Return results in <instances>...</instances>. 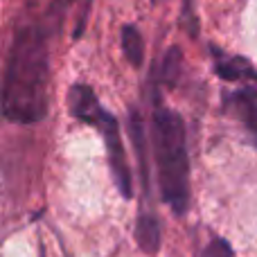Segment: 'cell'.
I'll return each mask as SVG.
<instances>
[{
  "mask_svg": "<svg viewBox=\"0 0 257 257\" xmlns=\"http://www.w3.org/2000/svg\"><path fill=\"white\" fill-rule=\"evenodd\" d=\"M50 52L48 36L39 25L16 30L5 63L3 113L9 122L36 124L48 113Z\"/></svg>",
  "mask_w": 257,
  "mask_h": 257,
  "instance_id": "6da1fadb",
  "label": "cell"
},
{
  "mask_svg": "<svg viewBox=\"0 0 257 257\" xmlns=\"http://www.w3.org/2000/svg\"><path fill=\"white\" fill-rule=\"evenodd\" d=\"M154 154L160 196L176 217H185L190 208V156L185 124L178 113L160 102L154 106Z\"/></svg>",
  "mask_w": 257,
  "mask_h": 257,
  "instance_id": "7a4b0ae2",
  "label": "cell"
},
{
  "mask_svg": "<svg viewBox=\"0 0 257 257\" xmlns=\"http://www.w3.org/2000/svg\"><path fill=\"white\" fill-rule=\"evenodd\" d=\"M70 113L77 120L99 128V133H102V138H104V145H106L108 167H111L113 181H115L120 194L124 196V199H131L133 196L131 169H128V165H126L124 142H122L120 124H117L115 115L108 113L106 108L99 104L95 90L86 84H77L70 88Z\"/></svg>",
  "mask_w": 257,
  "mask_h": 257,
  "instance_id": "3957f363",
  "label": "cell"
},
{
  "mask_svg": "<svg viewBox=\"0 0 257 257\" xmlns=\"http://www.w3.org/2000/svg\"><path fill=\"white\" fill-rule=\"evenodd\" d=\"M214 54V72L223 81H248L257 86V68L241 57H226L219 48H212Z\"/></svg>",
  "mask_w": 257,
  "mask_h": 257,
  "instance_id": "277c9868",
  "label": "cell"
},
{
  "mask_svg": "<svg viewBox=\"0 0 257 257\" xmlns=\"http://www.w3.org/2000/svg\"><path fill=\"white\" fill-rule=\"evenodd\" d=\"M160 237H163V230H160V221L156 219V214L154 212H140L138 226H136L138 246H140L145 253L156 255L160 248Z\"/></svg>",
  "mask_w": 257,
  "mask_h": 257,
  "instance_id": "5b68a950",
  "label": "cell"
},
{
  "mask_svg": "<svg viewBox=\"0 0 257 257\" xmlns=\"http://www.w3.org/2000/svg\"><path fill=\"white\" fill-rule=\"evenodd\" d=\"M232 104H235L237 117L246 126V131L250 133V138H253V142L257 147V93L250 86L248 88H241L239 93H235Z\"/></svg>",
  "mask_w": 257,
  "mask_h": 257,
  "instance_id": "8992f818",
  "label": "cell"
},
{
  "mask_svg": "<svg viewBox=\"0 0 257 257\" xmlns=\"http://www.w3.org/2000/svg\"><path fill=\"white\" fill-rule=\"evenodd\" d=\"M122 52L133 68H140L145 61V43H142V34L136 25L122 27Z\"/></svg>",
  "mask_w": 257,
  "mask_h": 257,
  "instance_id": "52a82bcc",
  "label": "cell"
},
{
  "mask_svg": "<svg viewBox=\"0 0 257 257\" xmlns=\"http://www.w3.org/2000/svg\"><path fill=\"white\" fill-rule=\"evenodd\" d=\"M178 70H181V50L178 48H169L167 57L163 61V70H160V81L163 84H176Z\"/></svg>",
  "mask_w": 257,
  "mask_h": 257,
  "instance_id": "ba28073f",
  "label": "cell"
},
{
  "mask_svg": "<svg viewBox=\"0 0 257 257\" xmlns=\"http://www.w3.org/2000/svg\"><path fill=\"white\" fill-rule=\"evenodd\" d=\"M199 257H235V250L223 237H212L208 244L201 248Z\"/></svg>",
  "mask_w": 257,
  "mask_h": 257,
  "instance_id": "9c48e42d",
  "label": "cell"
},
{
  "mask_svg": "<svg viewBox=\"0 0 257 257\" xmlns=\"http://www.w3.org/2000/svg\"><path fill=\"white\" fill-rule=\"evenodd\" d=\"M183 14H185V18H183V25H187V30H190V36H196V32H199V25H196V16L192 14L190 0H185V9H183Z\"/></svg>",
  "mask_w": 257,
  "mask_h": 257,
  "instance_id": "30bf717a",
  "label": "cell"
}]
</instances>
